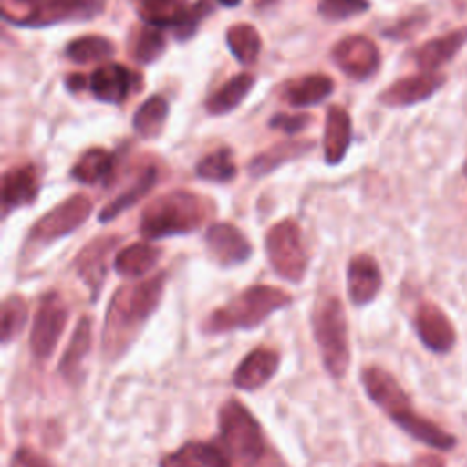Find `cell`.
<instances>
[{"mask_svg": "<svg viewBox=\"0 0 467 467\" xmlns=\"http://www.w3.org/2000/svg\"><path fill=\"white\" fill-rule=\"evenodd\" d=\"M226 46L230 53L237 58L239 64L243 66H252L263 47V40L255 26L239 22L228 27L226 31Z\"/></svg>", "mask_w": 467, "mask_h": 467, "instance_id": "d6a6232c", "label": "cell"}, {"mask_svg": "<svg viewBox=\"0 0 467 467\" xmlns=\"http://www.w3.org/2000/svg\"><path fill=\"white\" fill-rule=\"evenodd\" d=\"M275 0H254V5L257 7V9H263V7H268L270 4H274Z\"/></svg>", "mask_w": 467, "mask_h": 467, "instance_id": "ee69618b", "label": "cell"}, {"mask_svg": "<svg viewBox=\"0 0 467 467\" xmlns=\"http://www.w3.org/2000/svg\"><path fill=\"white\" fill-rule=\"evenodd\" d=\"M157 168L155 166H148L144 168L137 179L122 192L119 193L113 201H109L100 212H99V223H109L115 217H119L122 212H126L128 208H131L133 204H137L144 195L150 193V190L155 186L157 182Z\"/></svg>", "mask_w": 467, "mask_h": 467, "instance_id": "83f0119b", "label": "cell"}, {"mask_svg": "<svg viewBox=\"0 0 467 467\" xmlns=\"http://www.w3.org/2000/svg\"><path fill=\"white\" fill-rule=\"evenodd\" d=\"M465 42H467V27L432 38L416 51L414 55L416 64L421 71H436L443 64L451 62L452 57L463 47Z\"/></svg>", "mask_w": 467, "mask_h": 467, "instance_id": "cb8c5ba5", "label": "cell"}, {"mask_svg": "<svg viewBox=\"0 0 467 467\" xmlns=\"http://www.w3.org/2000/svg\"><path fill=\"white\" fill-rule=\"evenodd\" d=\"M292 303L290 294L268 285H252L215 308L202 323V332L223 334L228 330H252L274 312Z\"/></svg>", "mask_w": 467, "mask_h": 467, "instance_id": "3957f363", "label": "cell"}, {"mask_svg": "<svg viewBox=\"0 0 467 467\" xmlns=\"http://www.w3.org/2000/svg\"><path fill=\"white\" fill-rule=\"evenodd\" d=\"M2 18L13 26L33 27L36 18V0H0Z\"/></svg>", "mask_w": 467, "mask_h": 467, "instance_id": "f35d334b", "label": "cell"}, {"mask_svg": "<svg viewBox=\"0 0 467 467\" xmlns=\"http://www.w3.org/2000/svg\"><path fill=\"white\" fill-rule=\"evenodd\" d=\"M396 425L407 432L410 438L432 447V449H438V451H451L456 447V438L443 431L441 427H438L434 421L423 418L421 414H418L416 410H412L410 414L403 416L401 420L396 421Z\"/></svg>", "mask_w": 467, "mask_h": 467, "instance_id": "f546056e", "label": "cell"}, {"mask_svg": "<svg viewBox=\"0 0 467 467\" xmlns=\"http://www.w3.org/2000/svg\"><path fill=\"white\" fill-rule=\"evenodd\" d=\"M255 86V77L250 73H239L221 84L208 99L206 111L210 115H226L241 106L246 95Z\"/></svg>", "mask_w": 467, "mask_h": 467, "instance_id": "4316f807", "label": "cell"}, {"mask_svg": "<svg viewBox=\"0 0 467 467\" xmlns=\"http://www.w3.org/2000/svg\"><path fill=\"white\" fill-rule=\"evenodd\" d=\"M368 7V0H319L317 13L330 22H341L365 13Z\"/></svg>", "mask_w": 467, "mask_h": 467, "instance_id": "74e56055", "label": "cell"}, {"mask_svg": "<svg viewBox=\"0 0 467 467\" xmlns=\"http://www.w3.org/2000/svg\"><path fill=\"white\" fill-rule=\"evenodd\" d=\"M208 255L221 266L230 268L252 257L254 246L244 234L230 223H215L204 235Z\"/></svg>", "mask_w": 467, "mask_h": 467, "instance_id": "5bb4252c", "label": "cell"}, {"mask_svg": "<svg viewBox=\"0 0 467 467\" xmlns=\"http://www.w3.org/2000/svg\"><path fill=\"white\" fill-rule=\"evenodd\" d=\"M279 354L266 347L250 350L237 365L232 381L241 390H257L266 385L277 372Z\"/></svg>", "mask_w": 467, "mask_h": 467, "instance_id": "ffe728a7", "label": "cell"}, {"mask_svg": "<svg viewBox=\"0 0 467 467\" xmlns=\"http://www.w3.org/2000/svg\"><path fill=\"white\" fill-rule=\"evenodd\" d=\"M91 323L93 321L89 316H82L78 319L69 345L66 347L58 363L60 376L71 385H77L82 379V363L91 348Z\"/></svg>", "mask_w": 467, "mask_h": 467, "instance_id": "603a6c76", "label": "cell"}, {"mask_svg": "<svg viewBox=\"0 0 467 467\" xmlns=\"http://www.w3.org/2000/svg\"><path fill=\"white\" fill-rule=\"evenodd\" d=\"M115 53V46L109 38L100 35H84L73 38L64 47V55L77 64H88L97 60H108Z\"/></svg>", "mask_w": 467, "mask_h": 467, "instance_id": "836d02e7", "label": "cell"}, {"mask_svg": "<svg viewBox=\"0 0 467 467\" xmlns=\"http://www.w3.org/2000/svg\"><path fill=\"white\" fill-rule=\"evenodd\" d=\"M383 285L378 261L368 254L354 255L347 265V294L352 305L363 306L376 299Z\"/></svg>", "mask_w": 467, "mask_h": 467, "instance_id": "e0dca14e", "label": "cell"}, {"mask_svg": "<svg viewBox=\"0 0 467 467\" xmlns=\"http://www.w3.org/2000/svg\"><path fill=\"white\" fill-rule=\"evenodd\" d=\"M166 272H157L146 281L124 285L111 296L100 336L102 354L109 359H120L142 332L146 321L161 303Z\"/></svg>", "mask_w": 467, "mask_h": 467, "instance_id": "6da1fadb", "label": "cell"}, {"mask_svg": "<svg viewBox=\"0 0 467 467\" xmlns=\"http://www.w3.org/2000/svg\"><path fill=\"white\" fill-rule=\"evenodd\" d=\"M310 321L327 372L334 379H341L350 363L347 314L341 299L334 294L317 297Z\"/></svg>", "mask_w": 467, "mask_h": 467, "instance_id": "277c9868", "label": "cell"}, {"mask_svg": "<svg viewBox=\"0 0 467 467\" xmlns=\"http://www.w3.org/2000/svg\"><path fill=\"white\" fill-rule=\"evenodd\" d=\"M314 140H285L279 144H274L272 148L261 151L259 155H255L250 164H248V173L252 177H265L268 173H272L274 170H277L279 166L296 161L299 157H303L305 153H308L314 148Z\"/></svg>", "mask_w": 467, "mask_h": 467, "instance_id": "484cf974", "label": "cell"}, {"mask_svg": "<svg viewBox=\"0 0 467 467\" xmlns=\"http://www.w3.org/2000/svg\"><path fill=\"white\" fill-rule=\"evenodd\" d=\"M40 192L38 170L33 164L13 166L2 175V210L9 212L33 204Z\"/></svg>", "mask_w": 467, "mask_h": 467, "instance_id": "d6986e66", "label": "cell"}, {"mask_svg": "<svg viewBox=\"0 0 467 467\" xmlns=\"http://www.w3.org/2000/svg\"><path fill=\"white\" fill-rule=\"evenodd\" d=\"M332 60L347 77L367 80L379 67V49L368 36L348 35L332 47Z\"/></svg>", "mask_w": 467, "mask_h": 467, "instance_id": "7c38bea8", "label": "cell"}, {"mask_svg": "<svg viewBox=\"0 0 467 467\" xmlns=\"http://www.w3.org/2000/svg\"><path fill=\"white\" fill-rule=\"evenodd\" d=\"M334 93V80L325 73H310L286 84L283 97L292 108L317 106Z\"/></svg>", "mask_w": 467, "mask_h": 467, "instance_id": "d4e9b609", "label": "cell"}, {"mask_svg": "<svg viewBox=\"0 0 467 467\" xmlns=\"http://www.w3.org/2000/svg\"><path fill=\"white\" fill-rule=\"evenodd\" d=\"M133 5L146 26L173 27L181 42L192 38L204 16L212 13L208 0H197L195 4L188 0H133Z\"/></svg>", "mask_w": 467, "mask_h": 467, "instance_id": "8992f818", "label": "cell"}, {"mask_svg": "<svg viewBox=\"0 0 467 467\" xmlns=\"http://www.w3.org/2000/svg\"><path fill=\"white\" fill-rule=\"evenodd\" d=\"M66 86L71 89V91H80L84 88H88V78L78 75V73H73L66 78Z\"/></svg>", "mask_w": 467, "mask_h": 467, "instance_id": "7bdbcfd3", "label": "cell"}, {"mask_svg": "<svg viewBox=\"0 0 467 467\" xmlns=\"http://www.w3.org/2000/svg\"><path fill=\"white\" fill-rule=\"evenodd\" d=\"M445 82V77L436 71H423L420 75L403 77L387 86L378 100L389 108H405L431 99Z\"/></svg>", "mask_w": 467, "mask_h": 467, "instance_id": "2e32d148", "label": "cell"}, {"mask_svg": "<svg viewBox=\"0 0 467 467\" xmlns=\"http://www.w3.org/2000/svg\"><path fill=\"white\" fill-rule=\"evenodd\" d=\"M195 173L202 181L210 182H228L237 175V166L232 157L230 148H217L212 153L204 155L197 166Z\"/></svg>", "mask_w": 467, "mask_h": 467, "instance_id": "e575fe53", "label": "cell"}, {"mask_svg": "<svg viewBox=\"0 0 467 467\" xmlns=\"http://www.w3.org/2000/svg\"><path fill=\"white\" fill-rule=\"evenodd\" d=\"M414 328L423 347L434 354H447L456 345V330L451 319L432 301H421L418 305Z\"/></svg>", "mask_w": 467, "mask_h": 467, "instance_id": "4fadbf2b", "label": "cell"}, {"mask_svg": "<svg viewBox=\"0 0 467 467\" xmlns=\"http://www.w3.org/2000/svg\"><path fill=\"white\" fill-rule=\"evenodd\" d=\"M170 115V104L162 95L148 97L133 113L131 126L142 139H155L161 135Z\"/></svg>", "mask_w": 467, "mask_h": 467, "instance_id": "4dcf8cb0", "label": "cell"}, {"mask_svg": "<svg viewBox=\"0 0 467 467\" xmlns=\"http://www.w3.org/2000/svg\"><path fill=\"white\" fill-rule=\"evenodd\" d=\"M115 164V155L106 148H89L73 164L69 175L80 184H95L104 181Z\"/></svg>", "mask_w": 467, "mask_h": 467, "instance_id": "1f68e13d", "label": "cell"}, {"mask_svg": "<svg viewBox=\"0 0 467 467\" xmlns=\"http://www.w3.org/2000/svg\"><path fill=\"white\" fill-rule=\"evenodd\" d=\"M221 5H224V7H235V5H239V2L241 0H217Z\"/></svg>", "mask_w": 467, "mask_h": 467, "instance_id": "f6af8a7d", "label": "cell"}, {"mask_svg": "<svg viewBox=\"0 0 467 467\" xmlns=\"http://www.w3.org/2000/svg\"><path fill=\"white\" fill-rule=\"evenodd\" d=\"M119 243V235H102L82 246L75 257V272L89 288L91 301H97L108 272V257Z\"/></svg>", "mask_w": 467, "mask_h": 467, "instance_id": "9a60e30c", "label": "cell"}, {"mask_svg": "<svg viewBox=\"0 0 467 467\" xmlns=\"http://www.w3.org/2000/svg\"><path fill=\"white\" fill-rule=\"evenodd\" d=\"M161 259V248L140 241V243H133L124 246L113 261V266L117 270V274L124 275V277H140L146 272H150Z\"/></svg>", "mask_w": 467, "mask_h": 467, "instance_id": "f1b7e54d", "label": "cell"}, {"mask_svg": "<svg viewBox=\"0 0 467 467\" xmlns=\"http://www.w3.org/2000/svg\"><path fill=\"white\" fill-rule=\"evenodd\" d=\"M412 467H445V460L436 454H420L416 456Z\"/></svg>", "mask_w": 467, "mask_h": 467, "instance_id": "b9f144b4", "label": "cell"}, {"mask_svg": "<svg viewBox=\"0 0 467 467\" xmlns=\"http://www.w3.org/2000/svg\"><path fill=\"white\" fill-rule=\"evenodd\" d=\"M159 467H232L230 452L223 443L186 441L161 458Z\"/></svg>", "mask_w": 467, "mask_h": 467, "instance_id": "44dd1931", "label": "cell"}, {"mask_svg": "<svg viewBox=\"0 0 467 467\" xmlns=\"http://www.w3.org/2000/svg\"><path fill=\"white\" fill-rule=\"evenodd\" d=\"M67 316V305L58 292L51 290L42 296L29 334V348L38 361L49 359L55 352L57 343L66 328Z\"/></svg>", "mask_w": 467, "mask_h": 467, "instance_id": "9c48e42d", "label": "cell"}, {"mask_svg": "<svg viewBox=\"0 0 467 467\" xmlns=\"http://www.w3.org/2000/svg\"><path fill=\"white\" fill-rule=\"evenodd\" d=\"M352 140V120L345 108L330 106L325 117V135H323V155L327 164H339Z\"/></svg>", "mask_w": 467, "mask_h": 467, "instance_id": "7402d4cb", "label": "cell"}, {"mask_svg": "<svg viewBox=\"0 0 467 467\" xmlns=\"http://www.w3.org/2000/svg\"><path fill=\"white\" fill-rule=\"evenodd\" d=\"M27 323V303L20 294H11L2 301V343L18 337Z\"/></svg>", "mask_w": 467, "mask_h": 467, "instance_id": "8d00e7d4", "label": "cell"}, {"mask_svg": "<svg viewBox=\"0 0 467 467\" xmlns=\"http://www.w3.org/2000/svg\"><path fill=\"white\" fill-rule=\"evenodd\" d=\"M219 429L223 447L235 458L255 463L263 458L266 443L263 429L254 414L235 398H230L219 409Z\"/></svg>", "mask_w": 467, "mask_h": 467, "instance_id": "5b68a950", "label": "cell"}, {"mask_svg": "<svg viewBox=\"0 0 467 467\" xmlns=\"http://www.w3.org/2000/svg\"><path fill=\"white\" fill-rule=\"evenodd\" d=\"M142 77L124 64L108 62L88 77V89L104 104H122L130 95L140 91Z\"/></svg>", "mask_w": 467, "mask_h": 467, "instance_id": "8fae6325", "label": "cell"}, {"mask_svg": "<svg viewBox=\"0 0 467 467\" xmlns=\"http://www.w3.org/2000/svg\"><path fill=\"white\" fill-rule=\"evenodd\" d=\"M265 250L274 272L290 283H299L308 266L301 228L294 219H283L270 226L265 237Z\"/></svg>", "mask_w": 467, "mask_h": 467, "instance_id": "52a82bcc", "label": "cell"}, {"mask_svg": "<svg viewBox=\"0 0 467 467\" xmlns=\"http://www.w3.org/2000/svg\"><path fill=\"white\" fill-rule=\"evenodd\" d=\"M166 51V36L164 29L146 26L140 29V33L133 40L131 57L139 64H153L161 55Z\"/></svg>", "mask_w": 467, "mask_h": 467, "instance_id": "d590c367", "label": "cell"}, {"mask_svg": "<svg viewBox=\"0 0 467 467\" xmlns=\"http://www.w3.org/2000/svg\"><path fill=\"white\" fill-rule=\"evenodd\" d=\"M212 213V202L190 190L166 192L146 204L139 221V234L146 241L186 235L202 226Z\"/></svg>", "mask_w": 467, "mask_h": 467, "instance_id": "7a4b0ae2", "label": "cell"}, {"mask_svg": "<svg viewBox=\"0 0 467 467\" xmlns=\"http://www.w3.org/2000/svg\"><path fill=\"white\" fill-rule=\"evenodd\" d=\"M463 175L467 177V161H465V164H463Z\"/></svg>", "mask_w": 467, "mask_h": 467, "instance_id": "bcb514c9", "label": "cell"}, {"mask_svg": "<svg viewBox=\"0 0 467 467\" xmlns=\"http://www.w3.org/2000/svg\"><path fill=\"white\" fill-rule=\"evenodd\" d=\"M91 210L93 202L84 193H75L64 199L31 226L27 243L47 244L73 234L86 223V219L91 215Z\"/></svg>", "mask_w": 467, "mask_h": 467, "instance_id": "ba28073f", "label": "cell"}, {"mask_svg": "<svg viewBox=\"0 0 467 467\" xmlns=\"http://www.w3.org/2000/svg\"><path fill=\"white\" fill-rule=\"evenodd\" d=\"M361 383L372 403L378 405L394 423L414 410L407 392L385 368L374 365L365 367L361 370Z\"/></svg>", "mask_w": 467, "mask_h": 467, "instance_id": "30bf717a", "label": "cell"}, {"mask_svg": "<svg viewBox=\"0 0 467 467\" xmlns=\"http://www.w3.org/2000/svg\"><path fill=\"white\" fill-rule=\"evenodd\" d=\"M104 0H36L33 27H47L66 22H86L99 16Z\"/></svg>", "mask_w": 467, "mask_h": 467, "instance_id": "ac0fdd59", "label": "cell"}, {"mask_svg": "<svg viewBox=\"0 0 467 467\" xmlns=\"http://www.w3.org/2000/svg\"><path fill=\"white\" fill-rule=\"evenodd\" d=\"M423 18L420 16H412V18H405L403 22L389 27L385 31V36H390V38H405V36H410L414 31H418V27L421 26Z\"/></svg>", "mask_w": 467, "mask_h": 467, "instance_id": "60d3db41", "label": "cell"}, {"mask_svg": "<svg viewBox=\"0 0 467 467\" xmlns=\"http://www.w3.org/2000/svg\"><path fill=\"white\" fill-rule=\"evenodd\" d=\"M306 124H310V115L305 113H297V115H288V113H275L268 126L274 130H281L285 133H297L303 128H306Z\"/></svg>", "mask_w": 467, "mask_h": 467, "instance_id": "ab89813d", "label": "cell"}]
</instances>
